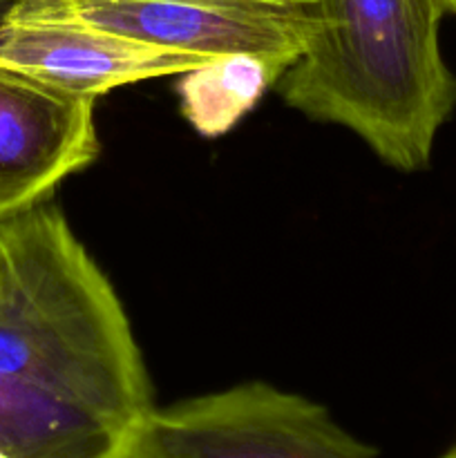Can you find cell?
Segmentation results:
<instances>
[{
    "mask_svg": "<svg viewBox=\"0 0 456 458\" xmlns=\"http://www.w3.org/2000/svg\"><path fill=\"white\" fill-rule=\"evenodd\" d=\"M0 371L128 434L156 410L114 289L49 199L0 219Z\"/></svg>",
    "mask_w": 456,
    "mask_h": 458,
    "instance_id": "1",
    "label": "cell"
},
{
    "mask_svg": "<svg viewBox=\"0 0 456 458\" xmlns=\"http://www.w3.org/2000/svg\"><path fill=\"white\" fill-rule=\"evenodd\" d=\"M313 31L275 89L302 114L356 132L384 164L427 168L456 107L441 0H308Z\"/></svg>",
    "mask_w": 456,
    "mask_h": 458,
    "instance_id": "2",
    "label": "cell"
},
{
    "mask_svg": "<svg viewBox=\"0 0 456 458\" xmlns=\"http://www.w3.org/2000/svg\"><path fill=\"white\" fill-rule=\"evenodd\" d=\"M0 18L94 27L206 56L249 54L282 74L313 31L308 0H12Z\"/></svg>",
    "mask_w": 456,
    "mask_h": 458,
    "instance_id": "3",
    "label": "cell"
},
{
    "mask_svg": "<svg viewBox=\"0 0 456 458\" xmlns=\"http://www.w3.org/2000/svg\"><path fill=\"white\" fill-rule=\"evenodd\" d=\"M141 432L159 458H378L325 407L266 383L155 410Z\"/></svg>",
    "mask_w": 456,
    "mask_h": 458,
    "instance_id": "4",
    "label": "cell"
},
{
    "mask_svg": "<svg viewBox=\"0 0 456 458\" xmlns=\"http://www.w3.org/2000/svg\"><path fill=\"white\" fill-rule=\"evenodd\" d=\"M94 101L0 61V219L49 199L97 159Z\"/></svg>",
    "mask_w": 456,
    "mask_h": 458,
    "instance_id": "5",
    "label": "cell"
},
{
    "mask_svg": "<svg viewBox=\"0 0 456 458\" xmlns=\"http://www.w3.org/2000/svg\"><path fill=\"white\" fill-rule=\"evenodd\" d=\"M213 58L217 56L155 47L94 27L0 18V61L94 98L139 81L182 76Z\"/></svg>",
    "mask_w": 456,
    "mask_h": 458,
    "instance_id": "6",
    "label": "cell"
},
{
    "mask_svg": "<svg viewBox=\"0 0 456 458\" xmlns=\"http://www.w3.org/2000/svg\"><path fill=\"white\" fill-rule=\"evenodd\" d=\"M134 434L0 371V452L12 458H106Z\"/></svg>",
    "mask_w": 456,
    "mask_h": 458,
    "instance_id": "7",
    "label": "cell"
},
{
    "mask_svg": "<svg viewBox=\"0 0 456 458\" xmlns=\"http://www.w3.org/2000/svg\"><path fill=\"white\" fill-rule=\"evenodd\" d=\"M280 79L282 72L264 58L249 54L217 56L182 74V112L197 132L217 139L253 110Z\"/></svg>",
    "mask_w": 456,
    "mask_h": 458,
    "instance_id": "8",
    "label": "cell"
},
{
    "mask_svg": "<svg viewBox=\"0 0 456 458\" xmlns=\"http://www.w3.org/2000/svg\"><path fill=\"white\" fill-rule=\"evenodd\" d=\"M106 458H159V456H156V452L152 450L148 438L143 437V432L139 429L134 437H130L123 445L116 447V450L112 452V454H107Z\"/></svg>",
    "mask_w": 456,
    "mask_h": 458,
    "instance_id": "9",
    "label": "cell"
},
{
    "mask_svg": "<svg viewBox=\"0 0 456 458\" xmlns=\"http://www.w3.org/2000/svg\"><path fill=\"white\" fill-rule=\"evenodd\" d=\"M441 4L447 16H456V0H441Z\"/></svg>",
    "mask_w": 456,
    "mask_h": 458,
    "instance_id": "10",
    "label": "cell"
},
{
    "mask_svg": "<svg viewBox=\"0 0 456 458\" xmlns=\"http://www.w3.org/2000/svg\"><path fill=\"white\" fill-rule=\"evenodd\" d=\"M443 458H456V443L450 447V450L445 452V456H443Z\"/></svg>",
    "mask_w": 456,
    "mask_h": 458,
    "instance_id": "11",
    "label": "cell"
},
{
    "mask_svg": "<svg viewBox=\"0 0 456 458\" xmlns=\"http://www.w3.org/2000/svg\"><path fill=\"white\" fill-rule=\"evenodd\" d=\"M0 458H12L9 454H4V452H0Z\"/></svg>",
    "mask_w": 456,
    "mask_h": 458,
    "instance_id": "12",
    "label": "cell"
}]
</instances>
